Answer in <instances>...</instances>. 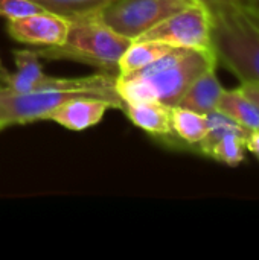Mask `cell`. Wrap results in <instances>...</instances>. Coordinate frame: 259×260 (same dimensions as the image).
Returning a JSON list of instances; mask_svg holds the SVG:
<instances>
[{
	"label": "cell",
	"mask_w": 259,
	"mask_h": 260,
	"mask_svg": "<svg viewBox=\"0 0 259 260\" xmlns=\"http://www.w3.org/2000/svg\"><path fill=\"white\" fill-rule=\"evenodd\" d=\"M212 67H217L212 50L174 47L136 72L118 75L114 87L124 104L156 101L172 108L179 105L189 85Z\"/></svg>",
	"instance_id": "6da1fadb"
},
{
	"label": "cell",
	"mask_w": 259,
	"mask_h": 260,
	"mask_svg": "<svg viewBox=\"0 0 259 260\" xmlns=\"http://www.w3.org/2000/svg\"><path fill=\"white\" fill-rule=\"evenodd\" d=\"M211 43L217 64L243 82L259 84V27L237 3L208 8Z\"/></svg>",
	"instance_id": "7a4b0ae2"
},
{
	"label": "cell",
	"mask_w": 259,
	"mask_h": 260,
	"mask_svg": "<svg viewBox=\"0 0 259 260\" xmlns=\"http://www.w3.org/2000/svg\"><path fill=\"white\" fill-rule=\"evenodd\" d=\"M133 40L108 27L98 15L70 20L67 38L55 47H37L41 59H70L118 76L119 61Z\"/></svg>",
	"instance_id": "3957f363"
},
{
	"label": "cell",
	"mask_w": 259,
	"mask_h": 260,
	"mask_svg": "<svg viewBox=\"0 0 259 260\" xmlns=\"http://www.w3.org/2000/svg\"><path fill=\"white\" fill-rule=\"evenodd\" d=\"M136 40H153L177 49L212 50L209 9L194 2L150 27Z\"/></svg>",
	"instance_id": "277c9868"
},
{
	"label": "cell",
	"mask_w": 259,
	"mask_h": 260,
	"mask_svg": "<svg viewBox=\"0 0 259 260\" xmlns=\"http://www.w3.org/2000/svg\"><path fill=\"white\" fill-rule=\"evenodd\" d=\"M195 0H113L98 17L118 34L136 40L174 12Z\"/></svg>",
	"instance_id": "5b68a950"
},
{
	"label": "cell",
	"mask_w": 259,
	"mask_h": 260,
	"mask_svg": "<svg viewBox=\"0 0 259 260\" xmlns=\"http://www.w3.org/2000/svg\"><path fill=\"white\" fill-rule=\"evenodd\" d=\"M69 27V18L46 9L8 20L6 23V30L11 38L35 47H55L63 44L67 38Z\"/></svg>",
	"instance_id": "8992f818"
},
{
	"label": "cell",
	"mask_w": 259,
	"mask_h": 260,
	"mask_svg": "<svg viewBox=\"0 0 259 260\" xmlns=\"http://www.w3.org/2000/svg\"><path fill=\"white\" fill-rule=\"evenodd\" d=\"M110 108L114 107L105 99L95 96H78L52 110L46 120H52L72 131H82L99 123Z\"/></svg>",
	"instance_id": "52a82bcc"
},
{
	"label": "cell",
	"mask_w": 259,
	"mask_h": 260,
	"mask_svg": "<svg viewBox=\"0 0 259 260\" xmlns=\"http://www.w3.org/2000/svg\"><path fill=\"white\" fill-rule=\"evenodd\" d=\"M14 61L17 70L12 73L0 62V82L2 87L12 93H29L35 91L38 85L47 78L43 72L41 58L37 50L23 49L14 50Z\"/></svg>",
	"instance_id": "ba28073f"
},
{
	"label": "cell",
	"mask_w": 259,
	"mask_h": 260,
	"mask_svg": "<svg viewBox=\"0 0 259 260\" xmlns=\"http://www.w3.org/2000/svg\"><path fill=\"white\" fill-rule=\"evenodd\" d=\"M124 111L137 128L147 131L148 134L157 137H174L169 107L156 101H142L125 104Z\"/></svg>",
	"instance_id": "9c48e42d"
},
{
	"label": "cell",
	"mask_w": 259,
	"mask_h": 260,
	"mask_svg": "<svg viewBox=\"0 0 259 260\" xmlns=\"http://www.w3.org/2000/svg\"><path fill=\"white\" fill-rule=\"evenodd\" d=\"M215 69L217 67L206 70L189 85L179 102L180 107L189 108L200 114H209L211 111L217 110L224 87L221 85Z\"/></svg>",
	"instance_id": "30bf717a"
},
{
	"label": "cell",
	"mask_w": 259,
	"mask_h": 260,
	"mask_svg": "<svg viewBox=\"0 0 259 260\" xmlns=\"http://www.w3.org/2000/svg\"><path fill=\"white\" fill-rule=\"evenodd\" d=\"M217 110L241 125L249 133L259 131V107L238 87L223 90Z\"/></svg>",
	"instance_id": "8fae6325"
},
{
	"label": "cell",
	"mask_w": 259,
	"mask_h": 260,
	"mask_svg": "<svg viewBox=\"0 0 259 260\" xmlns=\"http://www.w3.org/2000/svg\"><path fill=\"white\" fill-rule=\"evenodd\" d=\"M171 126L176 139L182 140L188 146L197 148L208 131L206 114L176 105L171 108Z\"/></svg>",
	"instance_id": "7c38bea8"
},
{
	"label": "cell",
	"mask_w": 259,
	"mask_h": 260,
	"mask_svg": "<svg viewBox=\"0 0 259 260\" xmlns=\"http://www.w3.org/2000/svg\"><path fill=\"white\" fill-rule=\"evenodd\" d=\"M172 49L174 47L168 44L153 41V40H133L119 61L118 75H127V73L136 72L154 62L156 59H159L160 56H163Z\"/></svg>",
	"instance_id": "4fadbf2b"
},
{
	"label": "cell",
	"mask_w": 259,
	"mask_h": 260,
	"mask_svg": "<svg viewBox=\"0 0 259 260\" xmlns=\"http://www.w3.org/2000/svg\"><path fill=\"white\" fill-rule=\"evenodd\" d=\"M250 133H229L220 137L206 152L208 157L227 166H238L244 161L247 152V136Z\"/></svg>",
	"instance_id": "5bb4252c"
},
{
	"label": "cell",
	"mask_w": 259,
	"mask_h": 260,
	"mask_svg": "<svg viewBox=\"0 0 259 260\" xmlns=\"http://www.w3.org/2000/svg\"><path fill=\"white\" fill-rule=\"evenodd\" d=\"M46 11L60 14L69 20L98 15L113 0H32Z\"/></svg>",
	"instance_id": "9a60e30c"
},
{
	"label": "cell",
	"mask_w": 259,
	"mask_h": 260,
	"mask_svg": "<svg viewBox=\"0 0 259 260\" xmlns=\"http://www.w3.org/2000/svg\"><path fill=\"white\" fill-rule=\"evenodd\" d=\"M41 9L43 8L34 3L32 0H0V15L6 20L24 17Z\"/></svg>",
	"instance_id": "2e32d148"
},
{
	"label": "cell",
	"mask_w": 259,
	"mask_h": 260,
	"mask_svg": "<svg viewBox=\"0 0 259 260\" xmlns=\"http://www.w3.org/2000/svg\"><path fill=\"white\" fill-rule=\"evenodd\" d=\"M237 6L259 27V0H237Z\"/></svg>",
	"instance_id": "e0dca14e"
},
{
	"label": "cell",
	"mask_w": 259,
	"mask_h": 260,
	"mask_svg": "<svg viewBox=\"0 0 259 260\" xmlns=\"http://www.w3.org/2000/svg\"><path fill=\"white\" fill-rule=\"evenodd\" d=\"M240 88L259 107V84H253V82H243L240 85Z\"/></svg>",
	"instance_id": "ac0fdd59"
},
{
	"label": "cell",
	"mask_w": 259,
	"mask_h": 260,
	"mask_svg": "<svg viewBox=\"0 0 259 260\" xmlns=\"http://www.w3.org/2000/svg\"><path fill=\"white\" fill-rule=\"evenodd\" d=\"M246 145H247V151L252 152V154L256 157V160L259 161V131L250 133V134L247 136Z\"/></svg>",
	"instance_id": "d6986e66"
},
{
	"label": "cell",
	"mask_w": 259,
	"mask_h": 260,
	"mask_svg": "<svg viewBox=\"0 0 259 260\" xmlns=\"http://www.w3.org/2000/svg\"><path fill=\"white\" fill-rule=\"evenodd\" d=\"M202 5H205L206 8H214V6H221V5H231L235 3L237 0H195Z\"/></svg>",
	"instance_id": "ffe728a7"
},
{
	"label": "cell",
	"mask_w": 259,
	"mask_h": 260,
	"mask_svg": "<svg viewBox=\"0 0 259 260\" xmlns=\"http://www.w3.org/2000/svg\"><path fill=\"white\" fill-rule=\"evenodd\" d=\"M3 128H6V122H5L3 114H2V110H0V129H3Z\"/></svg>",
	"instance_id": "44dd1931"
}]
</instances>
